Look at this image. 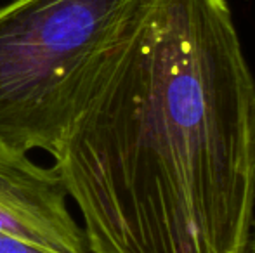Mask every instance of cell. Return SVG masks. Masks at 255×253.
Segmentation results:
<instances>
[{"instance_id":"1","label":"cell","mask_w":255,"mask_h":253,"mask_svg":"<svg viewBox=\"0 0 255 253\" xmlns=\"http://www.w3.org/2000/svg\"><path fill=\"white\" fill-rule=\"evenodd\" d=\"M51 158L91 253H245L255 84L228 0H142Z\"/></svg>"},{"instance_id":"2","label":"cell","mask_w":255,"mask_h":253,"mask_svg":"<svg viewBox=\"0 0 255 253\" xmlns=\"http://www.w3.org/2000/svg\"><path fill=\"white\" fill-rule=\"evenodd\" d=\"M142 0H12L0 7V146L49 156Z\"/></svg>"},{"instance_id":"3","label":"cell","mask_w":255,"mask_h":253,"mask_svg":"<svg viewBox=\"0 0 255 253\" xmlns=\"http://www.w3.org/2000/svg\"><path fill=\"white\" fill-rule=\"evenodd\" d=\"M70 194L54 167L0 146V234L54 253H91Z\"/></svg>"},{"instance_id":"4","label":"cell","mask_w":255,"mask_h":253,"mask_svg":"<svg viewBox=\"0 0 255 253\" xmlns=\"http://www.w3.org/2000/svg\"><path fill=\"white\" fill-rule=\"evenodd\" d=\"M0 253H54L45 248H40L37 245H31L28 241L17 240L12 236L0 234Z\"/></svg>"},{"instance_id":"5","label":"cell","mask_w":255,"mask_h":253,"mask_svg":"<svg viewBox=\"0 0 255 253\" xmlns=\"http://www.w3.org/2000/svg\"><path fill=\"white\" fill-rule=\"evenodd\" d=\"M245 253H255V222H254V226H252V233H250V238H249V243H247Z\"/></svg>"}]
</instances>
